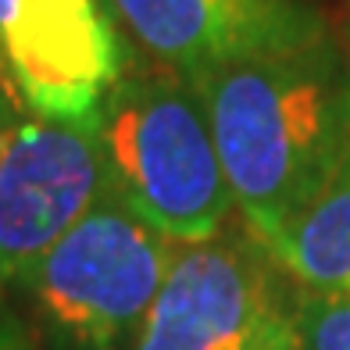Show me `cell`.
<instances>
[{
    "instance_id": "obj_8",
    "label": "cell",
    "mask_w": 350,
    "mask_h": 350,
    "mask_svg": "<svg viewBox=\"0 0 350 350\" xmlns=\"http://www.w3.org/2000/svg\"><path fill=\"white\" fill-rule=\"evenodd\" d=\"M261 243L300 290H350V154L304 208Z\"/></svg>"
},
{
    "instance_id": "obj_1",
    "label": "cell",
    "mask_w": 350,
    "mask_h": 350,
    "mask_svg": "<svg viewBox=\"0 0 350 350\" xmlns=\"http://www.w3.org/2000/svg\"><path fill=\"white\" fill-rule=\"evenodd\" d=\"M186 79L208 111L236 208L268 240L350 154V79L325 40Z\"/></svg>"
},
{
    "instance_id": "obj_3",
    "label": "cell",
    "mask_w": 350,
    "mask_h": 350,
    "mask_svg": "<svg viewBox=\"0 0 350 350\" xmlns=\"http://www.w3.org/2000/svg\"><path fill=\"white\" fill-rule=\"evenodd\" d=\"M179 243L104 189L33 265L22 290L57 350H129Z\"/></svg>"
},
{
    "instance_id": "obj_7",
    "label": "cell",
    "mask_w": 350,
    "mask_h": 350,
    "mask_svg": "<svg viewBox=\"0 0 350 350\" xmlns=\"http://www.w3.org/2000/svg\"><path fill=\"white\" fill-rule=\"evenodd\" d=\"M133 36L183 75L325 40L293 0H111Z\"/></svg>"
},
{
    "instance_id": "obj_6",
    "label": "cell",
    "mask_w": 350,
    "mask_h": 350,
    "mask_svg": "<svg viewBox=\"0 0 350 350\" xmlns=\"http://www.w3.org/2000/svg\"><path fill=\"white\" fill-rule=\"evenodd\" d=\"M0 51L40 118L86 122L118 83V43L97 0H0Z\"/></svg>"
},
{
    "instance_id": "obj_4",
    "label": "cell",
    "mask_w": 350,
    "mask_h": 350,
    "mask_svg": "<svg viewBox=\"0 0 350 350\" xmlns=\"http://www.w3.org/2000/svg\"><path fill=\"white\" fill-rule=\"evenodd\" d=\"M279 272L258 236L179 243L129 350H300Z\"/></svg>"
},
{
    "instance_id": "obj_5",
    "label": "cell",
    "mask_w": 350,
    "mask_h": 350,
    "mask_svg": "<svg viewBox=\"0 0 350 350\" xmlns=\"http://www.w3.org/2000/svg\"><path fill=\"white\" fill-rule=\"evenodd\" d=\"M104 189L93 118H29L0 133V286H22Z\"/></svg>"
},
{
    "instance_id": "obj_9",
    "label": "cell",
    "mask_w": 350,
    "mask_h": 350,
    "mask_svg": "<svg viewBox=\"0 0 350 350\" xmlns=\"http://www.w3.org/2000/svg\"><path fill=\"white\" fill-rule=\"evenodd\" d=\"M300 350H350V290H297Z\"/></svg>"
},
{
    "instance_id": "obj_2",
    "label": "cell",
    "mask_w": 350,
    "mask_h": 350,
    "mask_svg": "<svg viewBox=\"0 0 350 350\" xmlns=\"http://www.w3.org/2000/svg\"><path fill=\"white\" fill-rule=\"evenodd\" d=\"M107 189L172 243L221 232L236 208L193 83L186 75L118 79L93 115Z\"/></svg>"
},
{
    "instance_id": "obj_10",
    "label": "cell",
    "mask_w": 350,
    "mask_h": 350,
    "mask_svg": "<svg viewBox=\"0 0 350 350\" xmlns=\"http://www.w3.org/2000/svg\"><path fill=\"white\" fill-rule=\"evenodd\" d=\"M0 350H33V347L22 343V340H14V336H0Z\"/></svg>"
}]
</instances>
